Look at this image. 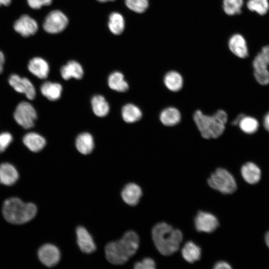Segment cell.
Returning <instances> with one entry per match:
<instances>
[{"label":"cell","instance_id":"1","mask_svg":"<svg viewBox=\"0 0 269 269\" xmlns=\"http://www.w3.org/2000/svg\"><path fill=\"white\" fill-rule=\"evenodd\" d=\"M139 245L138 235L133 231H129L120 240L110 242L106 246V257L112 264L123 265L136 253Z\"/></svg>","mask_w":269,"mask_h":269},{"label":"cell","instance_id":"2","mask_svg":"<svg viewBox=\"0 0 269 269\" xmlns=\"http://www.w3.org/2000/svg\"><path fill=\"white\" fill-rule=\"evenodd\" d=\"M151 234L156 249L165 256H171L179 250L183 238L179 229L164 222L155 224Z\"/></svg>","mask_w":269,"mask_h":269},{"label":"cell","instance_id":"3","mask_svg":"<svg viewBox=\"0 0 269 269\" xmlns=\"http://www.w3.org/2000/svg\"><path fill=\"white\" fill-rule=\"evenodd\" d=\"M202 137L206 139L219 137L224 133L228 121V115L223 110H218L212 115L196 110L193 116Z\"/></svg>","mask_w":269,"mask_h":269},{"label":"cell","instance_id":"4","mask_svg":"<svg viewBox=\"0 0 269 269\" xmlns=\"http://www.w3.org/2000/svg\"><path fill=\"white\" fill-rule=\"evenodd\" d=\"M37 207L32 203H24L17 197L6 199L2 206L4 219L13 224H22L31 220L36 216Z\"/></svg>","mask_w":269,"mask_h":269},{"label":"cell","instance_id":"5","mask_svg":"<svg viewBox=\"0 0 269 269\" xmlns=\"http://www.w3.org/2000/svg\"><path fill=\"white\" fill-rule=\"evenodd\" d=\"M207 183L211 188L223 194H232L237 188L234 176L222 167L217 168L210 174Z\"/></svg>","mask_w":269,"mask_h":269},{"label":"cell","instance_id":"6","mask_svg":"<svg viewBox=\"0 0 269 269\" xmlns=\"http://www.w3.org/2000/svg\"><path fill=\"white\" fill-rule=\"evenodd\" d=\"M13 117L19 125L25 129H29L34 126L37 116L31 104L27 102H21L17 106Z\"/></svg>","mask_w":269,"mask_h":269},{"label":"cell","instance_id":"7","mask_svg":"<svg viewBox=\"0 0 269 269\" xmlns=\"http://www.w3.org/2000/svg\"><path fill=\"white\" fill-rule=\"evenodd\" d=\"M68 23V18L64 13L59 10H54L45 17L43 27L47 33L56 34L63 31Z\"/></svg>","mask_w":269,"mask_h":269},{"label":"cell","instance_id":"8","mask_svg":"<svg viewBox=\"0 0 269 269\" xmlns=\"http://www.w3.org/2000/svg\"><path fill=\"white\" fill-rule=\"evenodd\" d=\"M196 230L199 232L211 233L219 226L218 218L212 213L199 211L194 220Z\"/></svg>","mask_w":269,"mask_h":269},{"label":"cell","instance_id":"9","mask_svg":"<svg viewBox=\"0 0 269 269\" xmlns=\"http://www.w3.org/2000/svg\"><path fill=\"white\" fill-rule=\"evenodd\" d=\"M8 82L15 91L25 94L29 100H32L35 98V87L28 79L21 77L17 74H12L9 77Z\"/></svg>","mask_w":269,"mask_h":269},{"label":"cell","instance_id":"10","mask_svg":"<svg viewBox=\"0 0 269 269\" xmlns=\"http://www.w3.org/2000/svg\"><path fill=\"white\" fill-rule=\"evenodd\" d=\"M252 66L254 75L256 81L261 85H267L269 84V65L258 52L255 55Z\"/></svg>","mask_w":269,"mask_h":269},{"label":"cell","instance_id":"11","mask_svg":"<svg viewBox=\"0 0 269 269\" xmlns=\"http://www.w3.org/2000/svg\"><path fill=\"white\" fill-rule=\"evenodd\" d=\"M38 257L44 265L48 267H52L59 262L60 253L55 246L46 244L39 249Z\"/></svg>","mask_w":269,"mask_h":269},{"label":"cell","instance_id":"12","mask_svg":"<svg viewBox=\"0 0 269 269\" xmlns=\"http://www.w3.org/2000/svg\"><path fill=\"white\" fill-rule=\"evenodd\" d=\"M13 28L21 36L28 37L37 32L38 25L32 17L27 14H23L14 22Z\"/></svg>","mask_w":269,"mask_h":269},{"label":"cell","instance_id":"13","mask_svg":"<svg viewBox=\"0 0 269 269\" xmlns=\"http://www.w3.org/2000/svg\"><path fill=\"white\" fill-rule=\"evenodd\" d=\"M228 47L230 51L238 58L245 59L249 55L247 41L240 33H235L230 37Z\"/></svg>","mask_w":269,"mask_h":269},{"label":"cell","instance_id":"14","mask_svg":"<svg viewBox=\"0 0 269 269\" xmlns=\"http://www.w3.org/2000/svg\"><path fill=\"white\" fill-rule=\"evenodd\" d=\"M76 234L77 244L82 252L90 254L96 250V247L94 240L84 227H78L76 229Z\"/></svg>","mask_w":269,"mask_h":269},{"label":"cell","instance_id":"15","mask_svg":"<svg viewBox=\"0 0 269 269\" xmlns=\"http://www.w3.org/2000/svg\"><path fill=\"white\" fill-rule=\"evenodd\" d=\"M121 196L126 203L130 206H135L140 200L142 196V190L136 184L130 183L123 188Z\"/></svg>","mask_w":269,"mask_h":269},{"label":"cell","instance_id":"16","mask_svg":"<svg viewBox=\"0 0 269 269\" xmlns=\"http://www.w3.org/2000/svg\"><path fill=\"white\" fill-rule=\"evenodd\" d=\"M19 178L18 172L11 164L5 162L0 164V183L6 186L14 184Z\"/></svg>","mask_w":269,"mask_h":269},{"label":"cell","instance_id":"17","mask_svg":"<svg viewBox=\"0 0 269 269\" xmlns=\"http://www.w3.org/2000/svg\"><path fill=\"white\" fill-rule=\"evenodd\" d=\"M29 71L39 79H45L48 75L49 66L44 59L36 57L31 59L28 64Z\"/></svg>","mask_w":269,"mask_h":269},{"label":"cell","instance_id":"18","mask_svg":"<svg viewBox=\"0 0 269 269\" xmlns=\"http://www.w3.org/2000/svg\"><path fill=\"white\" fill-rule=\"evenodd\" d=\"M241 173L244 180L250 184L258 183L261 177L260 168L252 162L243 164L241 168Z\"/></svg>","mask_w":269,"mask_h":269},{"label":"cell","instance_id":"19","mask_svg":"<svg viewBox=\"0 0 269 269\" xmlns=\"http://www.w3.org/2000/svg\"><path fill=\"white\" fill-rule=\"evenodd\" d=\"M60 73L62 78L65 80L71 78L80 79L83 76L84 71L79 63L71 60L61 68Z\"/></svg>","mask_w":269,"mask_h":269},{"label":"cell","instance_id":"20","mask_svg":"<svg viewBox=\"0 0 269 269\" xmlns=\"http://www.w3.org/2000/svg\"><path fill=\"white\" fill-rule=\"evenodd\" d=\"M181 255L187 262L193 264L199 261L202 254L201 248L192 241L187 242L182 247Z\"/></svg>","mask_w":269,"mask_h":269},{"label":"cell","instance_id":"21","mask_svg":"<svg viewBox=\"0 0 269 269\" xmlns=\"http://www.w3.org/2000/svg\"><path fill=\"white\" fill-rule=\"evenodd\" d=\"M180 111L176 108L169 107L164 109L160 113L159 120L163 125L172 127L177 125L181 120Z\"/></svg>","mask_w":269,"mask_h":269},{"label":"cell","instance_id":"22","mask_svg":"<svg viewBox=\"0 0 269 269\" xmlns=\"http://www.w3.org/2000/svg\"><path fill=\"white\" fill-rule=\"evenodd\" d=\"M23 142L30 151L34 152L40 151L46 145L45 139L34 132H30L24 135Z\"/></svg>","mask_w":269,"mask_h":269},{"label":"cell","instance_id":"23","mask_svg":"<svg viewBox=\"0 0 269 269\" xmlns=\"http://www.w3.org/2000/svg\"><path fill=\"white\" fill-rule=\"evenodd\" d=\"M163 82L168 90L176 92L182 89L183 85V79L179 72L170 71L164 75Z\"/></svg>","mask_w":269,"mask_h":269},{"label":"cell","instance_id":"24","mask_svg":"<svg viewBox=\"0 0 269 269\" xmlns=\"http://www.w3.org/2000/svg\"><path fill=\"white\" fill-rule=\"evenodd\" d=\"M75 145L77 150L83 154L90 153L94 149L93 137L88 133L79 134L76 137Z\"/></svg>","mask_w":269,"mask_h":269},{"label":"cell","instance_id":"25","mask_svg":"<svg viewBox=\"0 0 269 269\" xmlns=\"http://www.w3.org/2000/svg\"><path fill=\"white\" fill-rule=\"evenodd\" d=\"M40 91L42 94L47 99L54 101L60 98L62 87L59 83L47 81L42 84Z\"/></svg>","mask_w":269,"mask_h":269},{"label":"cell","instance_id":"26","mask_svg":"<svg viewBox=\"0 0 269 269\" xmlns=\"http://www.w3.org/2000/svg\"><path fill=\"white\" fill-rule=\"evenodd\" d=\"M109 87L119 92H125L129 89V85L124 79L123 74L118 71L111 73L108 80Z\"/></svg>","mask_w":269,"mask_h":269},{"label":"cell","instance_id":"27","mask_svg":"<svg viewBox=\"0 0 269 269\" xmlns=\"http://www.w3.org/2000/svg\"><path fill=\"white\" fill-rule=\"evenodd\" d=\"M122 116L125 122L133 123L139 121L141 118L142 112L136 106L128 104L123 107Z\"/></svg>","mask_w":269,"mask_h":269},{"label":"cell","instance_id":"28","mask_svg":"<svg viewBox=\"0 0 269 269\" xmlns=\"http://www.w3.org/2000/svg\"><path fill=\"white\" fill-rule=\"evenodd\" d=\"M91 105L94 113L99 117H104L109 113V105L101 95L94 96L91 100Z\"/></svg>","mask_w":269,"mask_h":269},{"label":"cell","instance_id":"29","mask_svg":"<svg viewBox=\"0 0 269 269\" xmlns=\"http://www.w3.org/2000/svg\"><path fill=\"white\" fill-rule=\"evenodd\" d=\"M247 9L260 16H265L269 12V0H248Z\"/></svg>","mask_w":269,"mask_h":269},{"label":"cell","instance_id":"30","mask_svg":"<svg viewBox=\"0 0 269 269\" xmlns=\"http://www.w3.org/2000/svg\"><path fill=\"white\" fill-rule=\"evenodd\" d=\"M125 26L124 18L121 13L114 12L110 14L108 27L112 33L115 35L121 34L124 30Z\"/></svg>","mask_w":269,"mask_h":269},{"label":"cell","instance_id":"31","mask_svg":"<svg viewBox=\"0 0 269 269\" xmlns=\"http://www.w3.org/2000/svg\"><path fill=\"white\" fill-rule=\"evenodd\" d=\"M238 126L243 132L247 134H252L258 130L259 124L256 118L244 115Z\"/></svg>","mask_w":269,"mask_h":269},{"label":"cell","instance_id":"32","mask_svg":"<svg viewBox=\"0 0 269 269\" xmlns=\"http://www.w3.org/2000/svg\"><path fill=\"white\" fill-rule=\"evenodd\" d=\"M244 2V0H223V10L230 16L239 14L242 12Z\"/></svg>","mask_w":269,"mask_h":269},{"label":"cell","instance_id":"33","mask_svg":"<svg viewBox=\"0 0 269 269\" xmlns=\"http://www.w3.org/2000/svg\"><path fill=\"white\" fill-rule=\"evenodd\" d=\"M126 6L136 13L144 12L148 6V0H125Z\"/></svg>","mask_w":269,"mask_h":269},{"label":"cell","instance_id":"34","mask_svg":"<svg viewBox=\"0 0 269 269\" xmlns=\"http://www.w3.org/2000/svg\"><path fill=\"white\" fill-rule=\"evenodd\" d=\"M155 268V262L150 258H145L134 265L135 269H154Z\"/></svg>","mask_w":269,"mask_h":269},{"label":"cell","instance_id":"35","mask_svg":"<svg viewBox=\"0 0 269 269\" xmlns=\"http://www.w3.org/2000/svg\"><path fill=\"white\" fill-rule=\"evenodd\" d=\"M13 138L12 135L8 132L0 134V153L4 152L11 143Z\"/></svg>","mask_w":269,"mask_h":269},{"label":"cell","instance_id":"36","mask_svg":"<svg viewBox=\"0 0 269 269\" xmlns=\"http://www.w3.org/2000/svg\"><path fill=\"white\" fill-rule=\"evenodd\" d=\"M52 0H27L28 5L32 8L38 9L43 6L50 5Z\"/></svg>","mask_w":269,"mask_h":269},{"label":"cell","instance_id":"37","mask_svg":"<svg viewBox=\"0 0 269 269\" xmlns=\"http://www.w3.org/2000/svg\"><path fill=\"white\" fill-rule=\"evenodd\" d=\"M259 52L269 65V44L262 46Z\"/></svg>","mask_w":269,"mask_h":269},{"label":"cell","instance_id":"38","mask_svg":"<svg viewBox=\"0 0 269 269\" xmlns=\"http://www.w3.org/2000/svg\"><path fill=\"white\" fill-rule=\"evenodd\" d=\"M231 266L227 262L224 261H220L216 262L214 266V269H231Z\"/></svg>","mask_w":269,"mask_h":269},{"label":"cell","instance_id":"39","mask_svg":"<svg viewBox=\"0 0 269 269\" xmlns=\"http://www.w3.org/2000/svg\"><path fill=\"white\" fill-rule=\"evenodd\" d=\"M263 125L266 130L269 132V112L264 118Z\"/></svg>","mask_w":269,"mask_h":269},{"label":"cell","instance_id":"40","mask_svg":"<svg viewBox=\"0 0 269 269\" xmlns=\"http://www.w3.org/2000/svg\"><path fill=\"white\" fill-rule=\"evenodd\" d=\"M4 56L3 53L0 50V74L3 71V65L4 63Z\"/></svg>","mask_w":269,"mask_h":269},{"label":"cell","instance_id":"41","mask_svg":"<svg viewBox=\"0 0 269 269\" xmlns=\"http://www.w3.org/2000/svg\"><path fill=\"white\" fill-rule=\"evenodd\" d=\"M244 114H239L236 118L232 121V124L233 126H238V124L242 119V118L244 116Z\"/></svg>","mask_w":269,"mask_h":269},{"label":"cell","instance_id":"42","mask_svg":"<svg viewBox=\"0 0 269 269\" xmlns=\"http://www.w3.org/2000/svg\"><path fill=\"white\" fill-rule=\"evenodd\" d=\"M11 0H0V6H7L11 3Z\"/></svg>","mask_w":269,"mask_h":269},{"label":"cell","instance_id":"43","mask_svg":"<svg viewBox=\"0 0 269 269\" xmlns=\"http://www.w3.org/2000/svg\"><path fill=\"white\" fill-rule=\"evenodd\" d=\"M265 242L267 246L269 248V231L265 235Z\"/></svg>","mask_w":269,"mask_h":269},{"label":"cell","instance_id":"44","mask_svg":"<svg viewBox=\"0 0 269 269\" xmlns=\"http://www.w3.org/2000/svg\"><path fill=\"white\" fill-rule=\"evenodd\" d=\"M97 0L98 1L100 2H107V1H114L115 0Z\"/></svg>","mask_w":269,"mask_h":269}]
</instances>
